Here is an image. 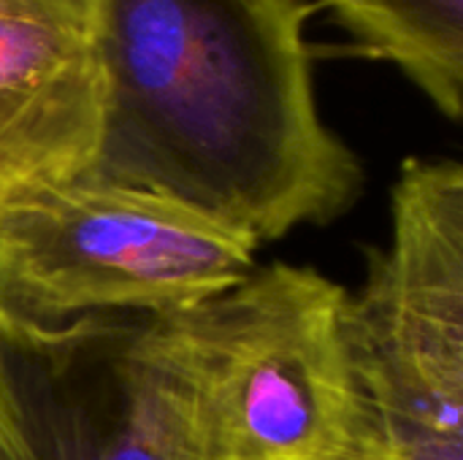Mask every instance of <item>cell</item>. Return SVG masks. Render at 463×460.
Here are the masks:
<instances>
[{"label": "cell", "instance_id": "8992f818", "mask_svg": "<svg viewBox=\"0 0 463 460\" xmlns=\"http://www.w3.org/2000/svg\"><path fill=\"white\" fill-rule=\"evenodd\" d=\"M103 84L87 0L0 8V203L81 179L98 157Z\"/></svg>", "mask_w": 463, "mask_h": 460}, {"label": "cell", "instance_id": "52a82bcc", "mask_svg": "<svg viewBox=\"0 0 463 460\" xmlns=\"http://www.w3.org/2000/svg\"><path fill=\"white\" fill-rule=\"evenodd\" d=\"M364 49L396 65L450 122L463 114V0H328Z\"/></svg>", "mask_w": 463, "mask_h": 460}, {"label": "cell", "instance_id": "277c9868", "mask_svg": "<svg viewBox=\"0 0 463 460\" xmlns=\"http://www.w3.org/2000/svg\"><path fill=\"white\" fill-rule=\"evenodd\" d=\"M345 333L369 420L366 460H463V168L404 160L391 236L366 249Z\"/></svg>", "mask_w": 463, "mask_h": 460}, {"label": "cell", "instance_id": "7a4b0ae2", "mask_svg": "<svg viewBox=\"0 0 463 460\" xmlns=\"http://www.w3.org/2000/svg\"><path fill=\"white\" fill-rule=\"evenodd\" d=\"M345 301L326 274L271 263L209 301L152 314L182 388L190 460H366Z\"/></svg>", "mask_w": 463, "mask_h": 460}, {"label": "cell", "instance_id": "3957f363", "mask_svg": "<svg viewBox=\"0 0 463 460\" xmlns=\"http://www.w3.org/2000/svg\"><path fill=\"white\" fill-rule=\"evenodd\" d=\"M258 244L174 198L71 179L0 203V317L54 328L98 314H168L255 268Z\"/></svg>", "mask_w": 463, "mask_h": 460}, {"label": "cell", "instance_id": "ba28073f", "mask_svg": "<svg viewBox=\"0 0 463 460\" xmlns=\"http://www.w3.org/2000/svg\"><path fill=\"white\" fill-rule=\"evenodd\" d=\"M0 460H35L14 396L5 350H3V331H0Z\"/></svg>", "mask_w": 463, "mask_h": 460}, {"label": "cell", "instance_id": "9c48e42d", "mask_svg": "<svg viewBox=\"0 0 463 460\" xmlns=\"http://www.w3.org/2000/svg\"><path fill=\"white\" fill-rule=\"evenodd\" d=\"M41 3H60V0H0V8L3 5H41Z\"/></svg>", "mask_w": 463, "mask_h": 460}, {"label": "cell", "instance_id": "6da1fadb", "mask_svg": "<svg viewBox=\"0 0 463 460\" xmlns=\"http://www.w3.org/2000/svg\"><path fill=\"white\" fill-rule=\"evenodd\" d=\"M103 130L81 179L187 203L258 247L364 192L323 119L304 0H87Z\"/></svg>", "mask_w": 463, "mask_h": 460}, {"label": "cell", "instance_id": "5b68a950", "mask_svg": "<svg viewBox=\"0 0 463 460\" xmlns=\"http://www.w3.org/2000/svg\"><path fill=\"white\" fill-rule=\"evenodd\" d=\"M0 331L35 460H190L182 388L152 314L54 328L0 317Z\"/></svg>", "mask_w": 463, "mask_h": 460}]
</instances>
